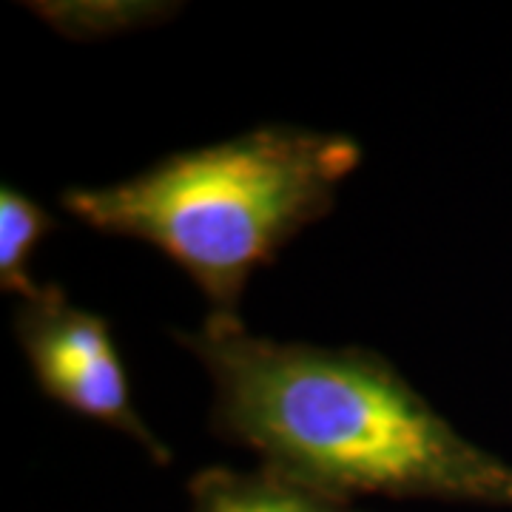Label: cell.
Segmentation results:
<instances>
[{
    "instance_id": "cell-5",
    "label": "cell",
    "mask_w": 512,
    "mask_h": 512,
    "mask_svg": "<svg viewBox=\"0 0 512 512\" xmlns=\"http://www.w3.org/2000/svg\"><path fill=\"white\" fill-rule=\"evenodd\" d=\"M55 217L26 197L18 188H0V288L20 299L40 288L32 274V254L49 231H55Z\"/></svg>"
},
{
    "instance_id": "cell-1",
    "label": "cell",
    "mask_w": 512,
    "mask_h": 512,
    "mask_svg": "<svg viewBox=\"0 0 512 512\" xmlns=\"http://www.w3.org/2000/svg\"><path fill=\"white\" fill-rule=\"evenodd\" d=\"M214 387V430L276 476L353 495L512 507V464L464 439L382 353L276 342L208 316L177 333Z\"/></svg>"
},
{
    "instance_id": "cell-2",
    "label": "cell",
    "mask_w": 512,
    "mask_h": 512,
    "mask_svg": "<svg viewBox=\"0 0 512 512\" xmlns=\"http://www.w3.org/2000/svg\"><path fill=\"white\" fill-rule=\"evenodd\" d=\"M359 163L348 134L265 126L60 202L100 234L163 251L200 285L208 316L239 319L251 274L328 214Z\"/></svg>"
},
{
    "instance_id": "cell-4",
    "label": "cell",
    "mask_w": 512,
    "mask_h": 512,
    "mask_svg": "<svg viewBox=\"0 0 512 512\" xmlns=\"http://www.w3.org/2000/svg\"><path fill=\"white\" fill-rule=\"evenodd\" d=\"M191 512H350V507L265 467L254 473L211 467L191 481Z\"/></svg>"
},
{
    "instance_id": "cell-3",
    "label": "cell",
    "mask_w": 512,
    "mask_h": 512,
    "mask_svg": "<svg viewBox=\"0 0 512 512\" xmlns=\"http://www.w3.org/2000/svg\"><path fill=\"white\" fill-rule=\"evenodd\" d=\"M15 336L52 402L126 433L157 461L171 458L131 402L128 373L103 316L77 308L57 285H40L18 302Z\"/></svg>"
}]
</instances>
